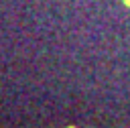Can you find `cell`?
<instances>
[{"mask_svg":"<svg viewBox=\"0 0 130 128\" xmlns=\"http://www.w3.org/2000/svg\"><path fill=\"white\" fill-rule=\"evenodd\" d=\"M126 4H128V6H130V0H126Z\"/></svg>","mask_w":130,"mask_h":128,"instance_id":"1","label":"cell"},{"mask_svg":"<svg viewBox=\"0 0 130 128\" xmlns=\"http://www.w3.org/2000/svg\"><path fill=\"white\" fill-rule=\"evenodd\" d=\"M71 128H73V126H71Z\"/></svg>","mask_w":130,"mask_h":128,"instance_id":"2","label":"cell"}]
</instances>
